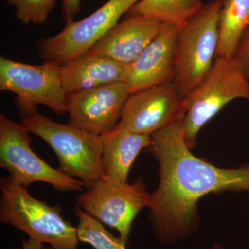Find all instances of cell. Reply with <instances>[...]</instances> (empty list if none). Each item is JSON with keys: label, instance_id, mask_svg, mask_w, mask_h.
I'll return each mask as SVG.
<instances>
[{"label": "cell", "instance_id": "30bf717a", "mask_svg": "<svg viewBox=\"0 0 249 249\" xmlns=\"http://www.w3.org/2000/svg\"><path fill=\"white\" fill-rule=\"evenodd\" d=\"M185 113L184 96L169 82L132 93L119 124L131 132L151 136L182 119Z\"/></svg>", "mask_w": 249, "mask_h": 249}, {"label": "cell", "instance_id": "6da1fadb", "mask_svg": "<svg viewBox=\"0 0 249 249\" xmlns=\"http://www.w3.org/2000/svg\"><path fill=\"white\" fill-rule=\"evenodd\" d=\"M180 119L151 135L147 147L160 165V184L150 194L148 209L160 242L186 238L199 227L197 203L226 191L249 193V165L221 168L196 157L187 146Z\"/></svg>", "mask_w": 249, "mask_h": 249}, {"label": "cell", "instance_id": "5b68a950", "mask_svg": "<svg viewBox=\"0 0 249 249\" xmlns=\"http://www.w3.org/2000/svg\"><path fill=\"white\" fill-rule=\"evenodd\" d=\"M249 80L233 57L216 58L204 79L184 96L187 146H196L200 129L228 103L237 98L249 101Z\"/></svg>", "mask_w": 249, "mask_h": 249}, {"label": "cell", "instance_id": "2e32d148", "mask_svg": "<svg viewBox=\"0 0 249 249\" xmlns=\"http://www.w3.org/2000/svg\"><path fill=\"white\" fill-rule=\"evenodd\" d=\"M249 26V0H224L216 58L233 56L239 41Z\"/></svg>", "mask_w": 249, "mask_h": 249}, {"label": "cell", "instance_id": "8fae6325", "mask_svg": "<svg viewBox=\"0 0 249 249\" xmlns=\"http://www.w3.org/2000/svg\"><path fill=\"white\" fill-rule=\"evenodd\" d=\"M130 95L124 81L70 95L69 124L98 136L107 133L120 122Z\"/></svg>", "mask_w": 249, "mask_h": 249}, {"label": "cell", "instance_id": "d6986e66", "mask_svg": "<svg viewBox=\"0 0 249 249\" xmlns=\"http://www.w3.org/2000/svg\"><path fill=\"white\" fill-rule=\"evenodd\" d=\"M16 9V17L23 24H45L54 9L56 0H6Z\"/></svg>", "mask_w": 249, "mask_h": 249}, {"label": "cell", "instance_id": "9a60e30c", "mask_svg": "<svg viewBox=\"0 0 249 249\" xmlns=\"http://www.w3.org/2000/svg\"><path fill=\"white\" fill-rule=\"evenodd\" d=\"M103 175L127 182L129 170L139 154L151 143V136L127 130L120 124L101 136Z\"/></svg>", "mask_w": 249, "mask_h": 249}, {"label": "cell", "instance_id": "277c9868", "mask_svg": "<svg viewBox=\"0 0 249 249\" xmlns=\"http://www.w3.org/2000/svg\"><path fill=\"white\" fill-rule=\"evenodd\" d=\"M224 0L204 5L178 31L174 53L173 83L183 96L204 79L213 65Z\"/></svg>", "mask_w": 249, "mask_h": 249}, {"label": "cell", "instance_id": "9c48e42d", "mask_svg": "<svg viewBox=\"0 0 249 249\" xmlns=\"http://www.w3.org/2000/svg\"><path fill=\"white\" fill-rule=\"evenodd\" d=\"M139 1L108 0L84 19L66 23L56 35L37 41L36 48L39 56L44 62L61 66L86 53Z\"/></svg>", "mask_w": 249, "mask_h": 249}, {"label": "cell", "instance_id": "7402d4cb", "mask_svg": "<svg viewBox=\"0 0 249 249\" xmlns=\"http://www.w3.org/2000/svg\"><path fill=\"white\" fill-rule=\"evenodd\" d=\"M22 249H54L51 246L42 243L34 239L29 238L28 240L22 239Z\"/></svg>", "mask_w": 249, "mask_h": 249}, {"label": "cell", "instance_id": "4fadbf2b", "mask_svg": "<svg viewBox=\"0 0 249 249\" xmlns=\"http://www.w3.org/2000/svg\"><path fill=\"white\" fill-rule=\"evenodd\" d=\"M162 24L155 18L128 16L127 19L118 23L88 52L128 65L154 40Z\"/></svg>", "mask_w": 249, "mask_h": 249}, {"label": "cell", "instance_id": "ac0fdd59", "mask_svg": "<svg viewBox=\"0 0 249 249\" xmlns=\"http://www.w3.org/2000/svg\"><path fill=\"white\" fill-rule=\"evenodd\" d=\"M78 219L77 227L80 242L88 244L94 249H127L126 244L106 230L102 223L76 206L74 210Z\"/></svg>", "mask_w": 249, "mask_h": 249}, {"label": "cell", "instance_id": "ba28073f", "mask_svg": "<svg viewBox=\"0 0 249 249\" xmlns=\"http://www.w3.org/2000/svg\"><path fill=\"white\" fill-rule=\"evenodd\" d=\"M150 194L143 179L121 182L103 176L91 188L76 196V206L103 224L117 231L127 245L132 223L144 208L148 207Z\"/></svg>", "mask_w": 249, "mask_h": 249}, {"label": "cell", "instance_id": "7c38bea8", "mask_svg": "<svg viewBox=\"0 0 249 249\" xmlns=\"http://www.w3.org/2000/svg\"><path fill=\"white\" fill-rule=\"evenodd\" d=\"M181 28L163 24L159 34L132 63L127 65L124 82L131 94L173 82L174 53Z\"/></svg>", "mask_w": 249, "mask_h": 249}, {"label": "cell", "instance_id": "603a6c76", "mask_svg": "<svg viewBox=\"0 0 249 249\" xmlns=\"http://www.w3.org/2000/svg\"><path fill=\"white\" fill-rule=\"evenodd\" d=\"M213 249H227L224 248V247H222L221 245H214L213 247Z\"/></svg>", "mask_w": 249, "mask_h": 249}, {"label": "cell", "instance_id": "52a82bcc", "mask_svg": "<svg viewBox=\"0 0 249 249\" xmlns=\"http://www.w3.org/2000/svg\"><path fill=\"white\" fill-rule=\"evenodd\" d=\"M0 90L17 95L21 116L45 106L57 114L68 111L69 95L62 87L60 66L44 62L34 65L0 58Z\"/></svg>", "mask_w": 249, "mask_h": 249}, {"label": "cell", "instance_id": "5bb4252c", "mask_svg": "<svg viewBox=\"0 0 249 249\" xmlns=\"http://www.w3.org/2000/svg\"><path fill=\"white\" fill-rule=\"evenodd\" d=\"M127 65L88 52L60 66L65 92L74 94L114 82L124 81Z\"/></svg>", "mask_w": 249, "mask_h": 249}, {"label": "cell", "instance_id": "8992f818", "mask_svg": "<svg viewBox=\"0 0 249 249\" xmlns=\"http://www.w3.org/2000/svg\"><path fill=\"white\" fill-rule=\"evenodd\" d=\"M31 132L21 123L0 116V167L13 181L27 187L48 183L59 192H82L84 184L51 166L31 147Z\"/></svg>", "mask_w": 249, "mask_h": 249}, {"label": "cell", "instance_id": "e0dca14e", "mask_svg": "<svg viewBox=\"0 0 249 249\" xmlns=\"http://www.w3.org/2000/svg\"><path fill=\"white\" fill-rule=\"evenodd\" d=\"M203 6L201 0H140L128 16L155 18L162 24L181 28Z\"/></svg>", "mask_w": 249, "mask_h": 249}, {"label": "cell", "instance_id": "ffe728a7", "mask_svg": "<svg viewBox=\"0 0 249 249\" xmlns=\"http://www.w3.org/2000/svg\"><path fill=\"white\" fill-rule=\"evenodd\" d=\"M232 57L249 79V26L241 37Z\"/></svg>", "mask_w": 249, "mask_h": 249}, {"label": "cell", "instance_id": "44dd1931", "mask_svg": "<svg viewBox=\"0 0 249 249\" xmlns=\"http://www.w3.org/2000/svg\"><path fill=\"white\" fill-rule=\"evenodd\" d=\"M81 0H62V19L65 22L73 20L80 11Z\"/></svg>", "mask_w": 249, "mask_h": 249}, {"label": "cell", "instance_id": "7a4b0ae2", "mask_svg": "<svg viewBox=\"0 0 249 249\" xmlns=\"http://www.w3.org/2000/svg\"><path fill=\"white\" fill-rule=\"evenodd\" d=\"M0 191L1 224L12 226L54 249H78L77 227L63 217L60 205L52 206L36 199L27 187L9 177L0 178Z\"/></svg>", "mask_w": 249, "mask_h": 249}, {"label": "cell", "instance_id": "3957f363", "mask_svg": "<svg viewBox=\"0 0 249 249\" xmlns=\"http://www.w3.org/2000/svg\"><path fill=\"white\" fill-rule=\"evenodd\" d=\"M22 116V124L31 134L45 141L55 152L58 170L76 178L89 189L103 178L101 136L71 124H59L37 111Z\"/></svg>", "mask_w": 249, "mask_h": 249}]
</instances>
